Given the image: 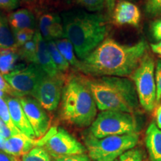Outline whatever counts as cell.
<instances>
[{"mask_svg": "<svg viewBox=\"0 0 161 161\" xmlns=\"http://www.w3.org/2000/svg\"><path fill=\"white\" fill-rule=\"evenodd\" d=\"M148 43L144 40L134 44H122L106 38L84 60L78 70L93 77L130 75L147 53Z\"/></svg>", "mask_w": 161, "mask_h": 161, "instance_id": "cell-1", "label": "cell"}, {"mask_svg": "<svg viewBox=\"0 0 161 161\" xmlns=\"http://www.w3.org/2000/svg\"><path fill=\"white\" fill-rule=\"evenodd\" d=\"M64 37L71 42L80 60L98 47L108 33L106 19L100 14L74 9L61 14Z\"/></svg>", "mask_w": 161, "mask_h": 161, "instance_id": "cell-2", "label": "cell"}, {"mask_svg": "<svg viewBox=\"0 0 161 161\" xmlns=\"http://www.w3.org/2000/svg\"><path fill=\"white\" fill-rule=\"evenodd\" d=\"M86 81L101 111L115 110L132 114L138 108L135 86L128 78L103 76L86 78Z\"/></svg>", "mask_w": 161, "mask_h": 161, "instance_id": "cell-3", "label": "cell"}, {"mask_svg": "<svg viewBox=\"0 0 161 161\" xmlns=\"http://www.w3.org/2000/svg\"><path fill=\"white\" fill-rule=\"evenodd\" d=\"M60 104L61 118L78 128L90 126L97 114V107L86 78L70 76L65 81Z\"/></svg>", "mask_w": 161, "mask_h": 161, "instance_id": "cell-4", "label": "cell"}, {"mask_svg": "<svg viewBox=\"0 0 161 161\" xmlns=\"http://www.w3.org/2000/svg\"><path fill=\"white\" fill-rule=\"evenodd\" d=\"M138 141L137 132L101 139L88 134L84 139L90 158L94 161L115 160L124 152L134 148Z\"/></svg>", "mask_w": 161, "mask_h": 161, "instance_id": "cell-5", "label": "cell"}, {"mask_svg": "<svg viewBox=\"0 0 161 161\" xmlns=\"http://www.w3.org/2000/svg\"><path fill=\"white\" fill-rule=\"evenodd\" d=\"M138 124L132 114L115 110L102 111L89 128V134L101 139L110 136L136 133Z\"/></svg>", "mask_w": 161, "mask_h": 161, "instance_id": "cell-6", "label": "cell"}, {"mask_svg": "<svg viewBox=\"0 0 161 161\" xmlns=\"http://www.w3.org/2000/svg\"><path fill=\"white\" fill-rule=\"evenodd\" d=\"M130 78L135 86L139 103L146 111H152L158 104L154 58L146 53Z\"/></svg>", "mask_w": 161, "mask_h": 161, "instance_id": "cell-7", "label": "cell"}, {"mask_svg": "<svg viewBox=\"0 0 161 161\" xmlns=\"http://www.w3.org/2000/svg\"><path fill=\"white\" fill-rule=\"evenodd\" d=\"M36 146L44 148L53 159L86 152V147L61 127L50 128L43 137L36 140Z\"/></svg>", "mask_w": 161, "mask_h": 161, "instance_id": "cell-8", "label": "cell"}, {"mask_svg": "<svg viewBox=\"0 0 161 161\" xmlns=\"http://www.w3.org/2000/svg\"><path fill=\"white\" fill-rule=\"evenodd\" d=\"M46 75L37 64H29L22 69L3 75L19 97L31 96L38 84Z\"/></svg>", "mask_w": 161, "mask_h": 161, "instance_id": "cell-9", "label": "cell"}, {"mask_svg": "<svg viewBox=\"0 0 161 161\" xmlns=\"http://www.w3.org/2000/svg\"><path fill=\"white\" fill-rule=\"evenodd\" d=\"M64 84L65 78L63 74L56 76L46 75L38 84L31 96L35 98L46 110L54 111L61 100Z\"/></svg>", "mask_w": 161, "mask_h": 161, "instance_id": "cell-10", "label": "cell"}, {"mask_svg": "<svg viewBox=\"0 0 161 161\" xmlns=\"http://www.w3.org/2000/svg\"><path fill=\"white\" fill-rule=\"evenodd\" d=\"M26 117L33 128L36 138H41L50 128L51 119L46 110L31 96L18 98Z\"/></svg>", "mask_w": 161, "mask_h": 161, "instance_id": "cell-11", "label": "cell"}, {"mask_svg": "<svg viewBox=\"0 0 161 161\" xmlns=\"http://www.w3.org/2000/svg\"><path fill=\"white\" fill-rule=\"evenodd\" d=\"M114 23L118 25H129L138 27L141 12L135 4L128 0H120L116 3L112 14Z\"/></svg>", "mask_w": 161, "mask_h": 161, "instance_id": "cell-12", "label": "cell"}, {"mask_svg": "<svg viewBox=\"0 0 161 161\" xmlns=\"http://www.w3.org/2000/svg\"><path fill=\"white\" fill-rule=\"evenodd\" d=\"M5 100L8 106L10 114L14 125L24 135L32 140H35L36 136L35 132L26 117L18 98L8 96L5 98Z\"/></svg>", "mask_w": 161, "mask_h": 161, "instance_id": "cell-13", "label": "cell"}, {"mask_svg": "<svg viewBox=\"0 0 161 161\" xmlns=\"http://www.w3.org/2000/svg\"><path fill=\"white\" fill-rule=\"evenodd\" d=\"M35 37L36 42H37L36 64L46 72V75L49 76L61 75L62 73L58 71L52 60L49 48H48L47 42L42 37L41 34L38 30V28L35 31Z\"/></svg>", "mask_w": 161, "mask_h": 161, "instance_id": "cell-14", "label": "cell"}, {"mask_svg": "<svg viewBox=\"0 0 161 161\" xmlns=\"http://www.w3.org/2000/svg\"><path fill=\"white\" fill-rule=\"evenodd\" d=\"M25 63L17 46L0 50V72L3 75L25 67Z\"/></svg>", "mask_w": 161, "mask_h": 161, "instance_id": "cell-15", "label": "cell"}, {"mask_svg": "<svg viewBox=\"0 0 161 161\" xmlns=\"http://www.w3.org/2000/svg\"><path fill=\"white\" fill-rule=\"evenodd\" d=\"M7 17L11 30L23 29L36 30L38 28L35 15L27 8L17 9L11 11Z\"/></svg>", "mask_w": 161, "mask_h": 161, "instance_id": "cell-16", "label": "cell"}, {"mask_svg": "<svg viewBox=\"0 0 161 161\" xmlns=\"http://www.w3.org/2000/svg\"><path fill=\"white\" fill-rule=\"evenodd\" d=\"M36 146V140H32L23 134H16L6 140L5 152L17 157L23 156Z\"/></svg>", "mask_w": 161, "mask_h": 161, "instance_id": "cell-17", "label": "cell"}, {"mask_svg": "<svg viewBox=\"0 0 161 161\" xmlns=\"http://www.w3.org/2000/svg\"><path fill=\"white\" fill-rule=\"evenodd\" d=\"M146 146L151 161H161V130L152 122L146 130Z\"/></svg>", "mask_w": 161, "mask_h": 161, "instance_id": "cell-18", "label": "cell"}, {"mask_svg": "<svg viewBox=\"0 0 161 161\" xmlns=\"http://www.w3.org/2000/svg\"><path fill=\"white\" fill-rule=\"evenodd\" d=\"M57 46L58 49L59 50L63 57L67 60L70 66L78 69V66L80 64V60L77 58L75 55L74 47L67 38L63 37L54 40Z\"/></svg>", "mask_w": 161, "mask_h": 161, "instance_id": "cell-19", "label": "cell"}, {"mask_svg": "<svg viewBox=\"0 0 161 161\" xmlns=\"http://www.w3.org/2000/svg\"><path fill=\"white\" fill-rule=\"evenodd\" d=\"M14 46H16L14 37L7 16L0 11V50Z\"/></svg>", "mask_w": 161, "mask_h": 161, "instance_id": "cell-20", "label": "cell"}, {"mask_svg": "<svg viewBox=\"0 0 161 161\" xmlns=\"http://www.w3.org/2000/svg\"><path fill=\"white\" fill-rule=\"evenodd\" d=\"M60 16L55 13H47L43 14L40 16L39 20H38V30L41 34L42 37L45 39L46 41L49 40V29L53 25V23L56 21V19L59 17Z\"/></svg>", "mask_w": 161, "mask_h": 161, "instance_id": "cell-21", "label": "cell"}, {"mask_svg": "<svg viewBox=\"0 0 161 161\" xmlns=\"http://www.w3.org/2000/svg\"><path fill=\"white\" fill-rule=\"evenodd\" d=\"M47 42L48 48H49L50 55L52 56V60L54 64L57 67L60 73L63 74L64 72H66L69 69V64L68 63L67 60L63 57V55L60 54L59 50L58 49L57 46L54 40H49Z\"/></svg>", "mask_w": 161, "mask_h": 161, "instance_id": "cell-22", "label": "cell"}, {"mask_svg": "<svg viewBox=\"0 0 161 161\" xmlns=\"http://www.w3.org/2000/svg\"><path fill=\"white\" fill-rule=\"evenodd\" d=\"M19 55L29 64H36V52H37V42L35 37L29 40L20 47L18 48Z\"/></svg>", "mask_w": 161, "mask_h": 161, "instance_id": "cell-23", "label": "cell"}, {"mask_svg": "<svg viewBox=\"0 0 161 161\" xmlns=\"http://www.w3.org/2000/svg\"><path fill=\"white\" fill-rule=\"evenodd\" d=\"M21 161H54L52 156L44 148L35 146L29 152L21 157Z\"/></svg>", "mask_w": 161, "mask_h": 161, "instance_id": "cell-24", "label": "cell"}, {"mask_svg": "<svg viewBox=\"0 0 161 161\" xmlns=\"http://www.w3.org/2000/svg\"><path fill=\"white\" fill-rule=\"evenodd\" d=\"M0 119L3 121L6 124L10 130L13 133L14 135L16 134H23L17 129V128L14 125L13 122H12L11 114H10L9 108L8 106L7 102H6L5 98L0 97Z\"/></svg>", "mask_w": 161, "mask_h": 161, "instance_id": "cell-25", "label": "cell"}, {"mask_svg": "<svg viewBox=\"0 0 161 161\" xmlns=\"http://www.w3.org/2000/svg\"><path fill=\"white\" fill-rule=\"evenodd\" d=\"M36 30L30 29H23L18 30H12L14 37L16 46L17 48L24 45L29 40L33 39L35 35Z\"/></svg>", "mask_w": 161, "mask_h": 161, "instance_id": "cell-26", "label": "cell"}, {"mask_svg": "<svg viewBox=\"0 0 161 161\" xmlns=\"http://www.w3.org/2000/svg\"><path fill=\"white\" fill-rule=\"evenodd\" d=\"M72 1L90 13L102 11L106 5V0H72Z\"/></svg>", "mask_w": 161, "mask_h": 161, "instance_id": "cell-27", "label": "cell"}, {"mask_svg": "<svg viewBox=\"0 0 161 161\" xmlns=\"http://www.w3.org/2000/svg\"><path fill=\"white\" fill-rule=\"evenodd\" d=\"M145 13L148 17H154L161 15V0H146Z\"/></svg>", "mask_w": 161, "mask_h": 161, "instance_id": "cell-28", "label": "cell"}, {"mask_svg": "<svg viewBox=\"0 0 161 161\" xmlns=\"http://www.w3.org/2000/svg\"><path fill=\"white\" fill-rule=\"evenodd\" d=\"M118 159L119 161H142V154L140 149L134 148L124 152Z\"/></svg>", "mask_w": 161, "mask_h": 161, "instance_id": "cell-29", "label": "cell"}, {"mask_svg": "<svg viewBox=\"0 0 161 161\" xmlns=\"http://www.w3.org/2000/svg\"><path fill=\"white\" fill-rule=\"evenodd\" d=\"M155 80L157 87V103L161 101V59L158 60L155 68Z\"/></svg>", "mask_w": 161, "mask_h": 161, "instance_id": "cell-30", "label": "cell"}, {"mask_svg": "<svg viewBox=\"0 0 161 161\" xmlns=\"http://www.w3.org/2000/svg\"><path fill=\"white\" fill-rule=\"evenodd\" d=\"M0 90L5 92L7 95L12 96V97H19V96L18 95L17 92L9 85V84L8 83L7 81H6V80L5 79V78H4V76L1 72H0Z\"/></svg>", "mask_w": 161, "mask_h": 161, "instance_id": "cell-31", "label": "cell"}, {"mask_svg": "<svg viewBox=\"0 0 161 161\" xmlns=\"http://www.w3.org/2000/svg\"><path fill=\"white\" fill-rule=\"evenodd\" d=\"M150 31L152 34V37L156 41H160L161 40V18L157 19L151 23Z\"/></svg>", "mask_w": 161, "mask_h": 161, "instance_id": "cell-32", "label": "cell"}, {"mask_svg": "<svg viewBox=\"0 0 161 161\" xmlns=\"http://www.w3.org/2000/svg\"><path fill=\"white\" fill-rule=\"evenodd\" d=\"M54 161H91L90 157L85 154L59 157L53 159Z\"/></svg>", "mask_w": 161, "mask_h": 161, "instance_id": "cell-33", "label": "cell"}, {"mask_svg": "<svg viewBox=\"0 0 161 161\" xmlns=\"http://www.w3.org/2000/svg\"><path fill=\"white\" fill-rule=\"evenodd\" d=\"M20 5V0H0V9L13 11Z\"/></svg>", "mask_w": 161, "mask_h": 161, "instance_id": "cell-34", "label": "cell"}, {"mask_svg": "<svg viewBox=\"0 0 161 161\" xmlns=\"http://www.w3.org/2000/svg\"><path fill=\"white\" fill-rule=\"evenodd\" d=\"M0 132H1V134H3L6 140L14 135L13 133L10 130V128L6 125V124L1 119H0Z\"/></svg>", "mask_w": 161, "mask_h": 161, "instance_id": "cell-35", "label": "cell"}, {"mask_svg": "<svg viewBox=\"0 0 161 161\" xmlns=\"http://www.w3.org/2000/svg\"><path fill=\"white\" fill-rule=\"evenodd\" d=\"M0 161H18L15 156L0 150Z\"/></svg>", "mask_w": 161, "mask_h": 161, "instance_id": "cell-36", "label": "cell"}, {"mask_svg": "<svg viewBox=\"0 0 161 161\" xmlns=\"http://www.w3.org/2000/svg\"><path fill=\"white\" fill-rule=\"evenodd\" d=\"M150 47L154 53L161 57V40L156 43H152L150 45Z\"/></svg>", "mask_w": 161, "mask_h": 161, "instance_id": "cell-37", "label": "cell"}, {"mask_svg": "<svg viewBox=\"0 0 161 161\" xmlns=\"http://www.w3.org/2000/svg\"><path fill=\"white\" fill-rule=\"evenodd\" d=\"M116 3V0H106V7L108 9V13L110 16H112L113 11H114V7Z\"/></svg>", "mask_w": 161, "mask_h": 161, "instance_id": "cell-38", "label": "cell"}, {"mask_svg": "<svg viewBox=\"0 0 161 161\" xmlns=\"http://www.w3.org/2000/svg\"><path fill=\"white\" fill-rule=\"evenodd\" d=\"M155 117H156V125L158 128L161 130V104L157 108L155 112Z\"/></svg>", "mask_w": 161, "mask_h": 161, "instance_id": "cell-39", "label": "cell"}, {"mask_svg": "<svg viewBox=\"0 0 161 161\" xmlns=\"http://www.w3.org/2000/svg\"><path fill=\"white\" fill-rule=\"evenodd\" d=\"M5 143L6 139L4 137V136L0 132V150L3 151L5 152Z\"/></svg>", "mask_w": 161, "mask_h": 161, "instance_id": "cell-40", "label": "cell"}, {"mask_svg": "<svg viewBox=\"0 0 161 161\" xmlns=\"http://www.w3.org/2000/svg\"><path fill=\"white\" fill-rule=\"evenodd\" d=\"M8 96V95H7V94L5 93V92H3V91H1V90H0V97L5 98L6 97H7Z\"/></svg>", "mask_w": 161, "mask_h": 161, "instance_id": "cell-41", "label": "cell"}, {"mask_svg": "<svg viewBox=\"0 0 161 161\" xmlns=\"http://www.w3.org/2000/svg\"><path fill=\"white\" fill-rule=\"evenodd\" d=\"M20 1H23V2H31L32 0H20Z\"/></svg>", "mask_w": 161, "mask_h": 161, "instance_id": "cell-42", "label": "cell"}, {"mask_svg": "<svg viewBox=\"0 0 161 161\" xmlns=\"http://www.w3.org/2000/svg\"><path fill=\"white\" fill-rule=\"evenodd\" d=\"M114 161H119V159H116V160H114Z\"/></svg>", "mask_w": 161, "mask_h": 161, "instance_id": "cell-43", "label": "cell"}]
</instances>
